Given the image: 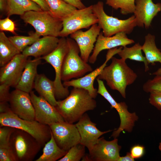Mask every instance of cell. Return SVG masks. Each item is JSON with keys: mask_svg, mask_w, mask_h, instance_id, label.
Listing matches in <instances>:
<instances>
[{"mask_svg": "<svg viewBox=\"0 0 161 161\" xmlns=\"http://www.w3.org/2000/svg\"><path fill=\"white\" fill-rule=\"evenodd\" d=\"M150 93L149 103L158 109L161 110V91H154Z\"/></svg>", "mask_w": 161, "mask_h": 161, "instance_id": "obj_37", "label": "cell"}, {"mask_svg": "<svg viewBox=\"0 0 161 161\" xmlns=\"http://www.w3.org/2000/svg\"><path fill=\"white\" fill-rule=\"evenodd\" d=\"M27 57L22 53L15 56L0 69V83L15 88L23 72Z\"/></svg>", "mask_w": 161, "mask_h": 161, "instance_id": "obj_17", "label": "cell"}, {"mask_svg": "<svg viewBox=\"0 0 161 161\" xmlns=\"http://www.w3.org/2000/svg\"><path fill=\"white\" fill-rule=\"evenodd\" d=\"M59 40L58 37L43 36L27 47L21 53L27 57H41L52 52L57 47Z\"/></svg>", "mask_w": 161, "mask_h": 161, "instance_id": "obj_21", "label": "cell"}, {"mask_svg": "<svg viewBox=\"0 0 161 161\" xmlns=\"http://www.w3.org/2000/svg\"><path fill=\"white\" fill-rule=\"evenodd\" d=\"M152 75L155 76L152 79L147 80L143 86V90L147 93L154 91H161V69L159 68Z\"/></svg>", "mask_w": 161, "mask_h": 161, "instance_id": "obj_33", "label": "cell"}, {"mask_svg": "<svg viewBox=\"0 0 161 161\" xmlns=\"http://www.w3.org/2000/svg\"><path fill=\"white\" fill-rule=\"evenodd\" d=\"M10 145L17 161H32L42 145L31 135L15 129L10 139Z\"/></svg>", "mask_w": 161, "mask_h": 161, "instance_id": "obj_7", "label": "cell"}, {"mask_svg": "<svg viewBox=\"0 0 161 161\" xmlns=\"http://www.w3.org/2000/svg\"><path fill=\"white\" fill-rule=\"evenodd\" d=\"M145 148L139 145L133 146L131 149L130 153L133 158L137 159L141 157L143 155Z\"/></svg>", "mask_w": 161, "mask_h": 161, "instance_id": "obj_39", "label": "cell"}, {"mask_svg": "<svg viewBox=\"0 0 161 161\" xmlns=\"http://www.w3.org/2000/svg\"><path fill=\"white\" fill-rule=\"evenodd\" d=\"M62 28L59 37H66L74 32L88 28L98 23V19L93 11V5L81 9H77L62 20Z\"/></svg>", "mask_w": 161, "mask_h": 161, "instance_id": "obj_10", "label": "cell"}, {"mask_svg": "<svg viewBox=\"0 0 161 161\" xmlns=\"http://www.w3.org/2000/svg\"><path fill=\"white\" fill-rule=\"evenodd\" d=\"M0 126H7L25 131L34 137L43 146L51 137L49 126L41 124L35 120L21 119L11 110L0 113Z\"/></svg>", "mask_w": 161, "mask_h": 161, "instance_id": "obj_3", "label": "cell"}, {"mask_svg": "<svg viewBox=\"0 0 161 161\" xmlns=\"http://www.w3.org/2000/svg\"><path fill=\"white\" fill-rule=\"evenodd\" d=\"M15 128L7 126H3L0 128V147L10 145L11 136Z\"/></svg>", "mask_w": 161, "mask_h": 161, "instance_id": "obj_34", "label": "cell"}, {"mask_svg": "<svg viewBox=\"0 0 161 161\" xmlns=\"http://www.w3.org/2000/svg\"><path fill=\"white\" fill-rule=\"evenodd\" d=\"M117 138L111 141L106 140L104 137L99 138L88 154H85L82 161H117L120 157L121 146L118 144Z\"/></svg>", "mask_w": 161, "mask_h": 161, "instance_id": "obj_12", "label": "cell"}, {"mask_svg": "<svg viewBox=\"0 0 161 161\" xmlns=\"http://www.w3.org/2000/svg\"><path fill=\"white\" fill-rule=\"evenodd\" d=\"M35 111V120L38 122L49 126L55 123L64 121L55 107L34 92L30 93Z\"/></svg>", "mask_w": 161, "mask_h": 161, "instance_id": "obj_13", "label": "cell"}, {"mask_svg": "<svg viewBox=\"0 0 161 161\" xmlns=\"http://www.w3.org/2000/svg\"><path fill=\"white\" fill-rule=\"evenodd\" d=\"M101 29L100 26L96 24L86 31L80 30L70 35V38L76 42L78 46L81 57L86 62H89Z\"/></svg>", "mask_w": 161, "mask_h": 161, "instance_id": "obj_15", "label": "cell"}, {"mask_svg": "<svg viewBox=\"0 0 161 161\" xmlns=\"http://www.w3.org/2000/svg\"><path fill=\"white\" fill-rule=\"evenodd\" d=\"M11 111L20 118L35 120V111L29 93L16 89L11 93L9 100Z\"/></svg>", "mask_w": 161, "mask_h": 161, "instance_id": "obj_16", "label": "cell"}, {"mask_svg": "<svg viewBox=\"0 0 161 161\" xmlns=\"http://www.w3.org/2000/svg\"><path fill=\"white\" fill-rule=\"evenodd\" d=\"M67 151L58 146L51 131L50 139L44 145L42 154L35 161H55L63 157Z\"/></svg>", "mask_w": 161, "mask_h": 161, "instance_id": "obj_26", "label": "cell"}, {"mask_svg": "<svg viewBox=\"0 0 161 161\" xmlns=\"http://www.w3.org/2000/svg\"><path fill=\"white\" fill-rule=\"evenodd\" d=\"M135 0H105L106 4L115 10L120 9V13L123 15L134 13Z\"/></svg>", "mask_w": 161, "mask_h": 161, "instance_id": "obj_31", "label": "cell"}, {"mask_svg": "<svg viewBox=\"0 0 161 161\" xmlns=\"http://www.w3.org/2000/svg\"><path fill=\"white\" fill-rule=\"evenodd\" d=\"M67 38L68 49L63 61L61 74V80L64 81L81 77L93 70L91 66L79 55V49L76 42L71 38Z\"/></svg>", "mask_w": 161, "mask_h": 161, "instance_id": "obj_4", "label": "cell"}, {"mask_svg": "<svg viewBox=\"0 0 161 161\" xmlns=\"http://www.w3.org/2000/svg\"><path fill=\"white\" fill-rule=\"evenodd\" d=\"M66 2L72 5L77 9H81L86 7L81 1V0H63Z\"/></svg>", "mask_w": 161, "mask_h": 161, "instance_id": "obj_40", "label": "cell"}, {"mask_svg": "<svg viewBox=\"0 0 161 161\" xmlns=\"http://www.w3.org/2000/svg\"><path fill=\"white\" fill-rule=\"evenodd\" d=\"M142 46L139 43H136L130 47H124L117 53L121 58L126 60L127 59L137 61L143 62L145 67V71L149 70L148 64L145 57L142 52Z\"/></svg>", "mask_w": 161, "mask_h": 161, "instance_id": "obj_29", "label": "cell"}, {"mask_svg": "<svg viewBox=\"0 0 161 161\" xmlns=\"http://www.w3.org/2000/svg\"><path fill=\"white\" fill-rule=\"evenodd\" d=\"M111 59V64L105 67L97 78L105 80L111 89L117 91L126 98L127 86L133 83L137 76L127 65L126 60L113 57Z\"/></svg>", "mask_w": 161, "mask_h": 161, "instance_id": "obj_2", "label": "cell"}, {"mask_svg": "<svg viewBox=\"0 0 161 161\" xmlns=\"http://www.w3.org/2000/svg\"><path fill=\"white\" fill-rule=\"evenodd\" d=\"M0 161H17L14 154L10 145L0 147Z\"/></svg>", "mask_w": 161, "mask_h": 161, "instance_id": "obj_35", "label": "cell"}, {"mask_svg": "<svg viewBox=\"0 0 161 161\" xmlns=\"http://www.w3.org/2000/svg\"><path fill=\"white\" fill-rule=\"evenodd\" d=\"M9 16L0 20V30L1 31H7L16 34V30L15 23L9 18Z\"/></svg>", "mask_w": 161, "mask_h": 161, "instance_id": "obj_36", "label": "cell"}, {"mask_svg": "<svg viewBox=\"0 0 161 161\" xmlns=\"http://www.w3.org/2000/svg\"><path fill=\"white\" fill-rule=\"evenodd\" d=\"M8 102H0V113H4L10 111V104Z\"/></svg>", "mask_w": 161, "mask_h": 161, "instance_id": "obj_42", "label": "cell"}, {"mask_svg": "<svg viewBox=\"0 0 161 161\" xmlns=\"http://www.w3.org/2000/svg\"><path fill=\"white\" fill-rule=\"evenodd\" d=\"M10 86L4 84L0 85V102H8L10 93L9 90Z\"/></svg>", "mask_w": 161, "mask_h": 161, "instance_id": "obj_38", "label": "cell"}, {"mask_svg": "<svg viewBox=\"0 0 161 161\" xmlns=\"http://www.w3.org/2000/svg\"><path fill=\"white\" fill-rule=\"evenodd\" d=\"M40 36L36 32L31 33L29 36L15 35L9 37L10 40L22 53L28 46H29L40 38Z\"/></svg>", "mask_w": 161, "mask_h": 161, "instance_id": "obj_30", "label": "cell"}, {"mask_svg": "<svg viewBox=\"0 0 161 161\" xmlns=\"http://www.w3.org/2000/svg\"><path fill=\"white\" fill-rule=\"evenodd\" d=\"M159 148L161 152V142H160L159 143Z\"/></svg>", "mask_w": 161, "mask_h": 161, "instance_id": "obj_45", "label": "cell"}, {"mask_svg": "<svg viewBox=\"0 0 161 161\" xmlns=\"http://www.w3.org/2000/svg\"><path fill=\"white\" fill-rule=\"evenodd\" d=\"M39 5L43 11H49V7L45 0H30Z\"/></svg>", "mask_w": 161, "mask_h": 161, "instance_id": "obj_41", "label": "cell"}, {"mask_svg": "<svg viewBox=\"0 0 161 161\" xmlns=\"http://www.w3.org/2000/svg\"><path fill=\"white\" fill-rule=\"evenodd\" d=\"M52 14L62 20L77 9L63 0H45Z\"/></svg>", "mask_w": 161, "mask_h": 161, "instance_id": "obj_28", "label": "cell"}, {"mask_svg": "<svg viewBox=\"0 0 161 161\" xmlns=\"http://www.w3.org/2000/svg\"><path fill=\"white\" fill-rule=\"evenodd\" d=\"M135 4L133 13L137 26L148 29L153 19L161 11V3L155 4L152 0H135Z\"/></svg>", "mask_w": 161, "mask_h": 161, "instance_id": "obj_20", "label": "cell"}, {"mask_svg": "<svg viewBox=\"0 0 161 161\" xmlns=\"http://www.w3.org/2000/svg\"><path fill=\"white\" fill-rule=\"evenodd\" d=\"M21 53L3 31L0 32V66L2 67Z\"/></svg>", "mask_w": 161, "mask_h": 161, "instance_id": "obj_25", "label": "cell"}, {"mask_svg": "<svg viewBox=\"0 0 161 161\" xmlns=\"http://www.w3.org/2000/svg\"><path fill=\"white\" fill-rule=\"evenodd\" d=\"M134 159L132 157L131 153L127 152L124 157H120L117 161H134Z\"/></svg>", "mask_w": 161, "mask_h": 161, "instance_id": "obj_43", "label": "cell"}, {"mask_svg": "<svg viewBox=\"0 0 161 161\" xmlns=\"http://www.w3.org/2000/svg\"><path fill=\"white\" fill-rule=\"evenodd\" d=\"M126 34L121 32L110 37L104 36L100 32L98 36L92 53L89 58V62L91 64L96 61L97 56L102 51L109 49L117 47H125L134 43L132 39L128 38Z\"/></svg>", "mask_w": 161, "mask_h": 161, "instance_id": "obj_18", "label": "cell"}, {"mask_svg": "<svg viewBox=\"0 0 161 161\" xmlns=\"http://www.w3.org/2000/svg\"><path fill=\"white\" fill-rule=\"evenodd\" d=\"M155 37L154 35L148 33L145 37V41L142 46V49L145 55L148 64L154 65L158 62L161 64V52L156 46L155 42ZM161 69V66L160 68Z\"/></svg>", "mask_w": 161, "mask_h": 161, "instance_id": "obj_27", "label": "cell"}, {"mask_svg": "<svg viewBox=\"0 0 161 161\" xmlns=\"http://www.w3.org/2000/svg\"><path fill=\"white\" fill-rule=\"evenodd\" d=\"M20 17L25 23L32 25L40 36L58 37L62 28V21L53 16L49 11H30Z\"/></svg>", "mask_w": 161, "mask_h": 161, "instance_id": "obj_6", "label": "cell"}, {"mask_svg": "<svg viewBox=\"0 0 161 161\" xmlns=\"http://www.w3.org/2000/svg\"><path fill=\"white\" fill-rule=\"evenodd\" d=\"M31 10H43L39 5L30 0H7L6 12L8 16L14 15L21 16Z\"/></svg>", "mask_w": 161, "mask_h": 161, "instance_id": "obj_24", "label": "cell"}, {"mask_svg": "<svg viewBox=\"0 0 161 161\" xmlns=\"http://www.w3.org/2000/svg\"><path fill=\"white\" fill-rule=\"evenodd\" d=\"M68 49L67 38L61 37L56 48L48 55L41 57L42 59L51 65L55 70V77L53 81L55 96L58 100L64 99L70 93L68 88L65 87L62 83L61 78L63 61Z\"/></svg>", "mask_w": 161, "mask_h": 161, "instance_id": "obj_8", "label": "cell"}, {"mask_svg": "<svg viewBox=\"0 0 161 161\" xmlns=\"http://www.w3.org/2000/svg\"><path fill=\"white\" fill-rule=\"evenodd\" d=\"M80 137V143L86 147L89 151L93 147L102 135L112 131H102L96 126V124L91 121L85 113L75 124Z\"/></svg>", "mask_w": 161, "mask_h": 161, "instance_id": "obj_19", "label": "cell"}, {"mask_svg": "<svg viewBox=\"0 0 161 161\" xmlns=\"http://www.w3.org/2000/svg\"><path fill=\"white\" fill-rule=\"evenodd\" d=\"M93 11L97 18L98 25L105 36H111L121 32L130 34L137 26L134 15L125 20L107 15L104 10L103 3L101 1L93 5Z\"/></svg>", "mask_w": 161, "mask_h": 161, "instance_id": "obj_5", "label": "cell"}, {"mask_svg": "<svg viewBox=\"0 0 161 161\" xmlns=\"http://www.w3.org/2000/svg\"><path fill=\"white\" fill-rule=\"evenodd\" d=\"M97 102L86 90L73 87L67 97L58 100L55 107L67 122H78L86 112L94 109Z\"/></svg>", "mask_w": 161, "mask_h": 161, "instance_id": "obj_1", "label": "cell"}, {"mask_svg": "<svg viewBox=\"0 0 161 161\" xmlns=\"http://www.w3.org/2000/svg\"><path fill=\"white\" fill-rule=\"evenodd\" d=\"M7 0H0V10L1 12H6Z\"/></svg>", "mask_w": 161, "mask_h": 161, "instance_id": "obj_44", "label": "cell"}, {"mask_svg": "<svg viewBox=\"0 0 161 161\" xmlns=\"http://www.w3.org/2000/svg\"><path fill=\"white\" fill-rule=\"evenodd\" d=\"M119 51V49L116 47L109 49L106 55V61L100 67L81 77L64 81L63 85L65 87L68 88L72 86L85 89L95 99L98 93L97 89L94 86V81L106 66L108 61L111 59L114 55L117 54Z\"/></svg>", "mask_w": 161, "mask_h": 161, "instance_id": "obj_14", "label": "cell"}, {"mask_svg": "<svg viewBox=\"0 0 161 161\" xmlns=\"http://www.w3.org/2000/svg\"><path fill=\"white\" fill-rule=\"evenodd\" d=\"M41 57L28 59L20 80L15 89L30 93L33 88L37 67L41 62Z\"/></svg>", "mask_w": 161, "mask_h": 161, "instance_id": "obj_22", "label": "cell"}, {"mask_svg": "<svg viewBox=\"0 0 161 161\" xmlns=\"http://www.w3.org/2000/svg\"><path fill=\"white\" fill-rule=\"evenodd\" d=\"M49 126L56 143L61 148L68 151L80 143V136L75 124L64 121Z\"/></svg>", "mask_w": 161, "mask_h": 161, "instance_id": "obj_11", "label": "cell"}, {"mask_svg": "<svg viewBox=\"0 0 161 161\" xmlns=\"http://www.w3.org/2000/svg\"><path fill=\"white\" fill-rule=\"evenodd\" d=\"M96 80L98 85L97 93L102 96L109 103L112 107L117 110L120 117V126L113 132L111 137L116 138L124 130L131 132L135 122L138 120V116L135 112L131 113L129 112L128 106L125 102L118 103L115 100L106 89L103 80L98 78Z\"/></svg>", "mask_w": 161, "mask_h": 161, "instance_id": "obj_9", "label": "cell"}, {"mask_svg": "<svg viewBox=\"0 0 161 161\" xmlns=\"http://www.w3.org/2000/svg\"><path fill=\"white\" fill-rule=\"evenodd\" d=\"M85 147L80 143L71 147L58 161H79L85 154Z\"/></svg>", "mask_w": 161, "mask_h": 161, "instance_id": "obj_32", "label": "cell"}, {"mask_svg": "<svg viewBox=\"0 0 161 161\" xmlns=\"http://www.w3.org/2000/svg\"><path fill=\"white\" fill-rule=\"evenodd\" d=\"M33 88L39 96L55 106L57 100L55 96L54 81H52L43 74H38L35 80Z\"/></svg>", "mask_w": 161, "mask_h": 161, "instance_id": "obj_23", "label": "cell"}]
</instances>
